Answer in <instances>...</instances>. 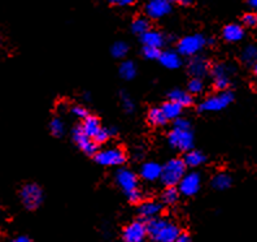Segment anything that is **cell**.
Masks as SVG:
<instances>
[{
    "instance_id": "cell-11",
    "label": "cell",
    "mask_w": 257,
    "mask_h": 242,
    "mask_svg": "<svg viewBox=\"0 0 257 242\" xmlns=\"http://www.w3.org/2000/svg\"><path fill=\"white\" fill-rule=\"evenodd\" d=\"M116 183L126 195L138 189V177L127 168H119L116 172Z\"/></svg>"
},
{
    "instance_id": "cell-17",
    "label": "cell",
    "mask_w": 257,
    "mask_h": 242,
    "mask_svg": "<svg viewBox=\"0 0 257 242\" xmlns=\"http://www.w3.org/2000/svg\"><path fill=\"white\" fill-rule=\"evenodd\" d=\"M141 39L145 46L159 48V50L165 44V37L163 33L157 32V30H151V29L143 35H141Z\"/></svg>"
},
{
    "instance_id": "cell-10",
    "label": "cell",
    "mask_w": 257,
    "mask_h": 242,
    "mask_svg": "<svg viewBox=\"0 0 257 242\" xmlns=\"http://www.w3.org/2000/svg\"><path fill=\"white\" fill-rule=\"evenodd\" d=\"M201 185V177L198 172L185 173L178 183V192L185 197H192L199 192Z\"/></svg>"
},
{
    "instance_id": "cell-29",
    "label": "cell",
    "mask_w": 257,
    "mask_h": 242,
    "mask_svg": "<svg viewBox=\"0 0 257 242\" xmlns=\"http://www.w3.org/2000/svg\"><path fill=\"white\" fill-rule=\"evenodd\" d=\"M132 30L134 34L143 35L146 32L150 30V22H148L147 19L145 17H138L135 19L132 24Z\"/></svg>"
},
{
    "instance_id": "cell-30",
    "label": "cell",
    "mask_w": 257,
    "mask_h": 242,
    "mask_svg": "<svg viewBox=\"0 0 257 242\" xmlns=\"http://www.w3.org/2000/svg\"><path fill=\"white\" fill-rule=\"evenodd\" d=\"M110 52H112L113 57H116V59H122V57H125L128 52L127 43H125V42L122 41L116 42V43L112 46Z\"/></svg>"
},
{
    "instance_id": "cell-13",
    "label": "cell",
    "mask_w": 257,
    "mask_h": 242,
    "mask_svg": "<svg viewBox=\"0 0 257 242\" xmlns=\"http://www.w3.org/2000/svg\"><path fill=\"white\" fill-rule=\"evenodd\" d=\"M73 141L85 154L95 155L97 152V145L94 142V139L87 137L82 132L81 126H77L73 129Z\"/></svg>"
},
{
    "instance_id": "cell-21",
    "label": "cell",
    "mask_w": 257,
    "mask_h": 242,
    "mask_svg": "<svg viewBox=\"0 0 257 242\" xmlns=\"http://www.w3.org/2000/svg\"><path fill=\"white\" fill-rule=\"evenodd\" d=\"M168 98H169L170 102H174V103L182 106V107H186V106H190L192 104V97L191 94H188L185 90H181V89H174L172 92L168 94Z\"/></svg>"
},
{
    "instance_id": "cell-25",
    "label": "cell",
    "mask_w": 257,
    "mask_h": 242,
    "mask_svg": "<svg viewBox=\"0 0 257 242\" xmlns=\"http://www.w3.org/2000/svg\"><path fill=\"white\" fill-rule=\"evenodd\" d=\"M232 184V180L231 177L225 172H221V173H217L216 176L213 177L212 180V186H213L216 190H226V189H229Z\"/></svg>"
},
{
    "instance_id": "cell-39",
    "label": "cell",
    "mask_w": 257,
    "mask_h": 242,
    "mask_svg": "<svg viewBox=\"0 0 257 242\" xmlns=\"http://www.w3.org/2000/svg\"><path fill=\"white\" fill-rule=\"evenodd\" d=\"M109 2L112 4H114V6L127 7V6H132V4H134L137 0H109Z\"/></svg>"
},
{
    "instance_id": "cell-8",
    "label": "cell",
    "mask_w": 257,
    "mask_h": 242,
    "mask_svg": "<svg viewBox=\"0 0 257 242\" xmlns=\"http://www.w3.org/2000/svg\"><path fill=\"white\" fill-rule=\"evenodd\" d=\"M147 237V228L143 220L132 221L122 230L123 242H145Z\"/></svg>"
},
{
    "instance_id": "cell-7",
    "label": "cell",
    "mask_w": 257,
    "mask_h": 242,
    "mask_svg": "<svg viewBox=\"0 0 257 242\" xmlns=\"http://www.w3.org/2000/svg\"><path fill=\"white\" fill-rule=\"evenodd\" d=\"M168 141L170 146L179 151H190L192 150L194 146V133L191 130H182V129H174L168 135Z\"/></svg>"
},
{
    "instance_id": "cell-32",
    "label": "cell",
    "mask_w": 257,
    "mask_h": 242,
    "mask_svg": "<svg viewBox=\"0 0 257 242\" xmlns=\"http://www.w3.org/2000/svg\"><path fill=\"white\" fill-rule=\"evenodd\" d=\"M188 94H201L204 90V82L200 78H192L187 85Z\"/></svg>"
},
{
    "instance_id": "cell-15",
    "label": "cell",
    "mask_w": 257,
    "mask_h": 242,
    "mask_svg": "<svg viewBox=\"0 0 257 242\" xmlns=\"http://www.w3.org/2000/svg\"><path fill=\"white\" fill-rule=\"evenodd\" d=\"M208 68H209V64L207 59H204L203 56H192L188 63V72L191 73L195 78H201L203 75L207 74Z\"/></svg>"
},
{
    "instance_id": "cell-22",
    "label": "cell",
    "mask_w": 257,
    "mask_h": 242,
    "mask_svg": "<svg viewBox=\"0 0 257 242\" xmlns=\"http://www.w3.org/2000/svg\"><path fill=\"white\" fill-rule=\"evenodd\" d=\"M183 162H185L186 167H200L201 164L205 163V155L201 151L190 150L186 152V156L183 159Z\"/></svg>"
},
{
    "instance_id": "cell-36",
    "label": "cell",
    "mask_w": 257,
    "mask_h": 242,
    "mask_svg": "<svg viewBox=\"0 0 257 242\" xmlns=\"http://www.w3.org/2000/svg\"><path fill=\"white\" fill-rule=\"evenodd\" d=\"M174 128L176 129H182V130H188L191 128V124L187 119H182V117H178V119L174 120Z\"/></svg>"
},
{
    "instance_id": "cell-4",
    "label": "cell",
    "mask_w": 257,
    "mask_h": 242,
    "mask_svg": "<svg viewBox=\"0 0 257 242\" xmlns=\"http://www.w3.org/2000/svg\"><path fill=\"white\" fill-rule=\"evenodd\" d=\"M95 160L104 167H118L126 162V155L121 148L109 147L97 151L95 154Z\"/></svg>"
},
{
    "instance_id": "cell-28",
    "label": "cell",
    "mask_w": 257,
    "mask_h": 242,
    "mask_svg": "<svg viewBox=\"0 0 257 242\" xmlns=\"http://www.w3.org/2000/svg\"><path fill=\"white\" fill-rule=\"evenodd\" d=\"M161 198H163V202L165 203V205H169V206L174 205V203H177L179 199L178 189H176L174 186H168V188L164 190Z\"/></svg>"
},
{
    "instance_id": "cell-38",
    "label": "cell",
    "mask_w": 257,
    "mask_h": 242,
    "mask_svg": "<svg viewBox=\"0 0 257 242\" xmlns=\"http://www.w3.org/2000/svg\"><path fill=\"white\" fill-rule=\"evenodd\" d=\"M72 113L74 116L79 117V119H85V117L88 116V112L85 107H82V106H74L72 108Z\"/></svg>"
},
{
    "instance_id": "cell-23",
    "label": "cell",
    "mask_w": 257,
    "mask_h": 242,
    "mask_svg": "<svg viewBox=\"0 0 257 242\" xmlns=\"http://www.w3.org/2000/svg\"><path fill=\"white\" fill-rule=\"evenodd\" d=\"M161 111H163L164 116L166 117V120H176L178 117H181V113H182V106L174 103V102L168 101L166 103H164L161 106Z\"/></svg>"
},
{
    "instance_id": "cell-5",
    "label": "cell",
    "mask_w": 257,
    "mask_h": 242,
    "mask_svg": "<svg viewBox=\"0 0 257 242\" xmlns=\"http://www.w3.org/2000/svg\"><path fill=\"white\" fill-rule=\"evenodd\" d=\"M20 198L28 210H37L43 202V190L37 184H26L20 192Z\"/></svg>"
},
{
    "instance_id": "cell-37",
    "label": "cell",
    "mask_w": 257,
    "mask_h": 242,
    "mask_svg": "<svg viewBox=\"0 0 257 242\" xmlns=\"http://www.w3.org/2000/svg\"><path fill=\"white\" fill-rule=\"evenodd\" d=\"M243 24L248 28H254L257 24V16L254 13H247L243 16Z\"/></svg>"
},
{
    "instance_id": "cell-40",
    "label": "cell",
    "mask_w": 257,
    "mask_h": 242,
    "mask_svg": "<svg viewBox=\"0 0 257 242\" xmlns=\"http://www.w3.org/2000/svg\"><path fill=\"white\" fill-rule=\"evenodd\" d=\"M174 242H191V237H190V234H188V233L181 232Z\"/></svg>"
},
{
    "instance_id": "cell-42",
    "label": "cell",
    "mask_w": 257,
    "mask_h": 242,
    "mask_svg": "<svg viewBox=\"0 0 257 242\" xmlns=\"http://www.w3.org/2000/svg\"><path fill=\"white\" fill-rule=\"evenodd\" d=\"M170 3H176L179 4V6H188V4H191L192 0H169Z\"/></svg>"
},
{
    "instance_id": "cell-19",
    "label": "cell",
    "mask_w": 257,
    "mask_h": 242,
    "mask_svg": "<svg viewBox=\"0 0 257 242\" xmlns=\"http://www.w3.org/2000/svg\"><path fill=\"white\" fill-rule=\"evenodd\" d=\"M81 129H82V132L87 135V137H90V138L94 139L95 135L100 132V129H101L100 120L97 119L96 116H90V115H88V116L85 117V119H83V121H82Z\"/></svg>"
},
{
    "instance_id": "cell-24",
    "label": "cell",
    "mask_w": 257,
    "mask_h": 242,
    "mask_svg": "<svg viewBox=\"0 0 257 242\" xmlns=\"http://www.w3.org/2000/svg\"><path fill=\"white\" fill-rule=\"evenodd\" d=\"M241 61L247 65L252 66L256 72V61H257V48L253 44H249L244 50L241 51Z\"/></svg>"
},
{
    "instance_id": "cell-6",
    "label": "cell",
    "mask_w": 257,
    "mask_h": 242,
    "mask_svg": "<svg viewBox=\"0 0 257 242\" xmlns=\"http://www.w3.org/2000/svg\"><path fill=\"white\" fill-rule=\"evenodd\" d=\"M234 97L230 92H220L214 95L208 97L203 103L199 106V110L201 112H218L221 110H225L227 106L232 102Z\"/></svg>"
},
{
    "instance_id": "cell-18",
    "label": "cell",
    "mask_w": 257,
    "mask_h": 242,
    "mask_svg": "<svg viewBox=\"0 0 257 242\" xmlns=\"http://www.w3.org/2000/svg\"><path fill=\"white\" fill-rule=\"evenodd\" d=\"M141 176L146 181H156L161 176V166L156 162H146L141 167Z\"/></svg>"
},
{
    "instance_id": "cell-34",
    "label": "cell",
    "mask_w": 257,
    "mask_h": 242,
    "mask_svg": "<svg viewBox=\"0 0 257 242\" xmlns=\"http://www.w3.org/2000/svg\"><path fill=\"white\" fill-rule=\"evenodd\" d=\"M160 50L155 47H148V46H145L143 47V55H145L146 59L148 60H156L160 56Z\"/></svg>"
},
{
    "instance_id": "cell-35",
    "label": "cell",
    "mask_w": 257,
    "mask_h": 242,
    "mask_svg": "<svg viewBox=\"0 0 257 242\" xmlns=\"http://www.w3.org/2000/svg\"><path fill=\"white\" fill-rule=\"evenodd\" d=\"M126 197H127V199L132 202V203H139V202H142V198H143V193H142L141 189L138 188L135 189L134 192L128 193Z\"/></svg>"
},
{
    "instance_id": "cell-43",
    "label": "cell",
    "mask_w": 257,
    "mask_h": 242,
    "mask_svg": "<svg viewBox=\"0 0 257 242\" xmlns=\"http://www.w3.org/2000/svg\"><path fill=\"white\" fill-rule=\"evenodd\" d=\"M248 4L252 7V8H256L257 7V0H248Z\"/></svg>"
},
{
    "instance_id": "cell-41",
    "label": "cell",
    "mask_w": 257,
    "mask_h": 242,
    "mask_svg": "<svg viewBox=\"0 0 257 242\" xmlns=\"http://www.w3.org/2000/svg\"><path fill=\"white\" fill-rule=\"evenodd\" d=\"M11 242H33L32 238L28 236H17L12 239Z\"/></svg>"
},
{
    "instance_id": "cell-14",
    "label": "cell",
    "mask_w": 257,
    "mask_h": 242,
    "mask_svg": "<svg viewBox=\"0 0 257 242\" xmlns=\"http://www.w3.org/2000/svg\"><path fill=\"white\" fill-rule=\"evenodd\" d=\"M163 211V205L156 201L142 202L139 206V215L145 220H151L155 217H159Z\"/></svg>"
},
{
    "instance_id": "cell-2",
    "label": "cell",
    "mask_w": 257,
    "mask_h": 242,
    "mask_svg": "<svg viewBox=\"0 0 257 242\" xmlns=\"http://www.w3.org/2000/svg\"><path fill=\"white\" fill-rule=\"evenodd\" d=\"M186 173V164L183 159H170L168 163L161 167V181L165 184L166 186H176L181 181Z\"/></svg>"
},
{
    "instance_id": "cell-3",
    "label": "cell",
    "mask_w": 257,
    "mask_h": 242,
    "mask_svg": "<svg viewBox=\"0 0 257 242\" xmlns=\"http://www.w3.org/2000/svg\"><path fill=\"white\" fill-rule=\"evenodd\" d=\"M207 44V39L201 34H194L187 35V37L182 38L178 42V54L183 55V56H196Z\"/></svg>"
},
{
    "instance_id": "cell-31",
    "label": "cell",
    "mask_w": 257,
    "mask_h": 242,
    "mask_svg": "<svg viewBox=\"0 0 257 242\" xmlns=\"http://www.w3.org/2000/svg\"><path fill=\"white\" fill-rule=\"evenodd\" d=\"M50 130L55 137H61L65 132V125H64L63 120L60 117H54L50 124Z\"/></svg>"
},
{
    "instance_id": "cell-1",
    "label": "cell",
    "mask_w": 257,
    "mask_h": 242,
    "mask_svg": "<svg viewBox=\"0 0 257 242\" xmlns=\"http://www.w3.org/2000/svg\"><path fill=\"white\" fill-rule=\"evenodd\" d=\"M146 228L150 238L155 242H174L181 233V228L174 221L160 216L147 220Z\"/></svg>"
},
{
    "instance_id": "cell-27",
    "label": "cell",
    "mask_w": 257,
    "mask_h": 242,
    "mask_svg": "<svg viewBox=\"0 0 257 242\" xmlns=\"http://www.w3.org/2000/svg\"><path fill=\"white\" fill-rule=\"evenodd\" d=\"M119 74H121L122 78L127 79V81L133 79L137 75V65L130 60H126L119 65Z\"/></svg>"
},
{
    "instance_id": "cell-26",
    "label": "cell",
    "mask_w": 257,
    "mask_h": 242,
    "mask_svg": "<svg viewBox=\"0 0 257 242\" xmlns=\"http://www.w3.org/2000/svg\"><path fill=\"white\" fill-rule=\"evenodd\" d=\"M147 119H148V123L154 126H163L168 123V120H166V117L164 116V113L160 107L151 108L150 112H148Z\"/></svg>"
},
{
    "instance_id": "cell-12",
    "label": "cell",
    "mask_w": 257,
    "mask_h": 242,
    "mask_svg": "<svg viewBox=\"0 0 257 242\" xmlns=\"http://www.w3.org/2000/svg\"><path fill=\"white\" fill-rule=\"evenodd\" d=\"M172 11V3L169 0H148L146 6V13L150 19L159 20L166 16Z\"/></svg>"
},
{
    "instance_id": "cell-16",
    "label": "cell",
    "mask_w": 257,
    "mask_h": 242,
    "mask_svg": "<svg viewBox=\"0 0 257 242\" xmlns=\"http://www.w3.org/2000/svg\"><path fill=\"white\" fill-rule=\"evenodd\" d=\"M245 32L243 26L238 25V24H229L226 25L222 30V37L225 41L230 42V43H236L240 42L244 38Z\"/></svg>"
},
{
    "instance_id": "cell-33",
    "label": "cell",
    "mask_w": 257,
    "mask_h": 242,
    "mask_svg": "<svg viewBox=\"0 0 257 242\" xmlns=\"http://www.w3.org/2000/svg\"><path fill=\"white\" fill-rule=\"evenodd\" d=\"M121 102H122V107L126 112H133L135 110L134 102L126 93H121Z\"/></svg>"
},
{
    "instance_id": "cell-9",
    "label": "cell",
    "mask_w": 257,
    "mask_h": 242,
    "mask_svg": "<svg viewBox=\"0 0 257 242\" xmlns=\"http://www.w3.org/2000/svg\"><path fill=\"white\" fill-rule=\"evenodd\" d=\"M234 72V66H230L227 64H216L213 65L210 73L213 77L214 88L220 92H225L230 85V74Z\"/></svg>"
},
{
    "instance_id": "cell-20",
    "label": "cell",
    "mask_w": 257,
    "mask_h": 242,
    "mask_svg": "<svg viewBox=\"0 0 257 242\" xmlns=\"http://www.w3.org/2000/svg\"><path fill=\"white\" fill-rule=\"evenodd\" d=\"M160 63L168 69H177L182 65V59L176 51H164L159 56Z\"/></svg>"
}]
</instances>
